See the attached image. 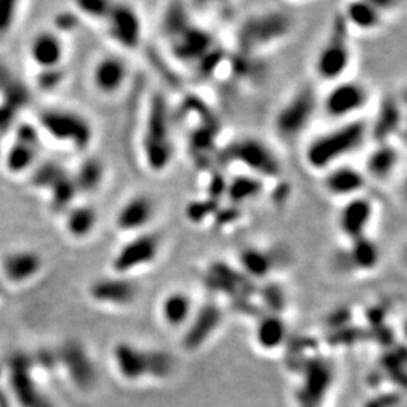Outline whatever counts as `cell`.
<instances>
[{"mask_svg": "<svg viewBox=\"0 0 407 407\" xmlns=\"http://www.w3.org/2000/svg\"><path fill=\"white\" fill-rule=\"evenodd\" d=\"M28 53L38 70H48L62 67L67 48L59 34L55 31H41L32 36Z\"/></svg>", "mask_w": 407, "mask_h": 407, "instance_id": "18", "label": "cell"}, {"mask_svg": "<svg viewBox=\"0 0 407 407\" xmlns=\"http://www.w3.org/2000/svg\"><path fill=\"white\" fill-rule=\"evenodd\" d=\"M374 217V204L364 195L354 196L344 202L338 213V228L347 242L369 235Z\"/></svg>", "mask_w": 407, "mask_h": 407, "instance_id": "15", "label": "cell"}, {"mask_svg": "<svg viewBox=\"0 0 407 407\" xmlns=\"http://www.w3.org/2000/svg\"><path fill=\"white\" fill-rule=\"evenodd\" d=\"M17 118H19L17 110L6 106L4 103H0V136L8 133L9 130H14V127L19 123Z\"/></svg>", "mask_w": 407, "mask_h": 407, "instance_id": "38", "label": "cell"}, {"mask_svg": "<svg viewBox=\"0 0 407 407\" xmlns=\"http://www.w3.org/2000/svg\"><path fill=\"white\" fill-rule=\"evenodd\" d=\"M20 2L12 0H0V39L6 38L20 17Z\"/></svg>", "mask_w": 407, "mask_h": 407, "instance_id": "35", "label": "cell"}, {"mask_svg": "<svg viewBox=\"0 0 407 407\" xmlns=\"http://www.w3.org/2000/svg\"><path fill=\"white\" fill-rule=\"evenodd\" d=\"M349 29L361 32H374L382 28L385 21V12L380 9L376 2H351L346 5L344 12H341Z\"/></svg>", "mask_w": 407, "mask_h": 407, "instance_id": "24", "label": "cell"}, {"mask_svg": "<svg viewBox=\"0 0 407 407\" xmlns=\"http://www.w3.org/2000/svg\"><path fill=\"white\" fill-rule=\"evenodd\" d=\"M349 26L343 16L336 14L331 26L329 35L315 56L314 70L323 82L335 83L344 78L351 63V46L349 38Z\"/></svg>", "mask_w": 407, "mask_h": 407, "instance_id": "5", "label": "cell"}, {"mask_svg": "<svg viewBox=\"0 0 407 407\" xmlns=\"http://www.w3.org/2000/svg\"><path fill=\"white\" fill-rule=\"evenodd\" d=\"M157 213V205L148 193H136L127 198L115 215V227L124 234H139L148 231Z\"/></svg>", "mask_w": 407, "mask_h": 407, "instance_id": "14", "label": "cell"}, {"mask_svg": "<svg viewBox=\"0 0 407 407\" xmlns=\"http://www.w3.org/2000/svg\"><path fill=\"white\" fill-rule=\"evenodd\" d=\"M319 108L320 98L315 88L300 86L274 113L273 128L282 140L293 142L308 130Z\"/></svg>", "mask_w": 407, "mask_h": 407, "instance_id": "4", "label": "cell"}, {"mask_svg": "<svg viewBox=\"0 0 407 407\" xmlns=\"http://www.w3.org/2000/svg\"><path fill=\"white\" fill-rule=\"evenodd\" d=\"M71 177L78 195H93L106 180V166L97 155H89L81 162Z\"/></svg>", "mask_w": 407, "mask_h": 407, "instance_id": "26", "label": "cell"}, {"mask_svg": "<svg viewBox=\"0 0 407 407\" xmlns=\"http://www.w3.org/2000/svg\"><path fill=\"white\" fill-rule=\"evenodd\" d=\"M160 319L168 327L180 329L187 326L195 312L193 299L189 293L182 290H174L165 294L160 302Z\"/></svg>", "mask_w": 407, "mask_h": 407, "instance_id": "23", "label": "cell"}, {"mask_svg": "<svg viewBox=\"0 0 407 407\" xmlns=\"http://www.w3.org/2000/svg\"><path fill=\"white\" fill-rule=\"evenodd\" d=\"M293 21L282 11H266L243 21L237 34L242 51L255 55L257 51L279 43L292 31Z\"/></svg>", "mask_w": 407, "mask_h": 407, "instance_id": "6", "label": "cell"}, {"mask_svg": "<svg viewBox=\"0 0 407 407\" xmlns=\"http://www.w3.org/2000/svg\"><path fill=\"white\" fill-rule=\"evenodd\" d=\"M347 243L344 252H341V264H343L344 272L366 273L378 267L380 261H382V252L370 235Z\"/></svg>", "mask_w": 407, "mask_h": 407, "instance_id": "19", "label": "cell"}, {"mask_svg": "<svg viewBox=\"0 0 407 407\" xmlns=\"http://www.w3.org/2000/svg\"><path fill=\"white\" fill-rule=\"evenodd\" d=\"M62 216L65 234L77 242L89 239L98 225V212L91 204H74Z\"/></svg>", "mask_w": 407, "mask_h": 407, "instance_id": "22", "label": "cell"}, {"mask_svg": "<svg viewBox=\"0 0 407 407\" xmlns=\"http://www.w3.org/2000/svg\"><path fill=\"white\" fill-rule=\"evenodd\" d=\"M38 155V147H32L19 140H12L4 157L5 170L14 177L31 174L32 169L36 166Z\"/></svg>", "mask_w": 407, "mask_h": 407, "instance_id": "27", "label": "cell"}, {"mask_svg": "<svg viewBox=\"0 0 407 407\" xmlns=\"http://www.w3.org/2000/svg\"><path fill=\"white\" fill-rule=\"evenodd\" d=\"M366 181H369V178L365 177L361 169L341 163L326 170L323 178V189L327 195L334 196V198H343L347 201L354 198V196L362 195L364 189L366 187Z\"/></svg>", "mask_w": 407, "mask_h": 407, "instance_id": "17", "label": "cell"}, {"mask_svg": "<svg viewBox=\"0 0 407 407\" xmlns=\"http://www.w3.org/2000/svg\"><path fill=\"white\" fill-rule=\"evenodd\" d=\"M401 121L403 116L398 101L393 98H386L380 104L374 124L369 125L370 138H373L374 143L391 142L392 136L397 135Z\"/></svg>", "mask_w": 407, "mask_h": 407, "instance_id": "25", "label": "cell"}, {"mask_svg": "<svg viewBox=\"0 0 407 407\" xmlns=\"http://www.w3.org/2000/svg\"><path fill=\"white\" fill-rule=\"evenodd\" d=\"M108 36L124 50H136L140 44L143 28L139 12L127 4H112L104 20Z\"/></svg>", "mask_w": 407, "mask_h": 407, "instance_id": "11", "label": "cell"}, {"mask_svg": "<svg viewBox=\"0 0 407 407\" xmlns=\"http://www.w3.org/2000/svg\"><path fill=\"white\" fill-rule=\"evenodd\" d=\"M46 269L44 257L34 249H16L0 258V282L26 285L35 281Z\"/></svg>", "mask_w": 407, "mask_h": 407, "instance_id": "12", "label": "cell"}, {"mask_svg": "<svg viewBox=\"0 0 407 407\" xmlns=\"http://www.w3.org/2000/svg\"><path fill=\"white\" fill-rule=\"evenodd\" d=\"M369 138L370 128L364 120L354 118L341 123L308 142L304 153L305 163L312 170L326 172L343 163L346 157L359 151Z\"/></svg>", "mask_w": 407, "mask_h": 407, "instance_id": "1", "label": "cell"}, {"mask_svg": "<svg viewBox=\"0 0 407 407\" xmlns=\"http://www.w3.org/2000/svg\"><path fill=\"white\" fill-rule=\"evenodd\" d=\"M130 77V67L123 56L106 55L100 58L91 71L93 88L103 97L120 94Z\"/></svg>", "mask_w": 407, "mask_h": 407, "instance_id": "16", "label": "cell"}, {"mask_svg": "<svg viewBox=\"0 0 407 407\" xmlns=\"http://www.w3.org/2000/svg\"><path fill=\"white\" fill-rule=\"evenodd\" d=\"M400 157L401 154L397 145H393L392 142L374 143V148L365 159V177L380 182L388 180L397 170Z\"/></svg>", "mask_w": 407, "mask_h": 407, "instance_id": "20", "label": "cell"}, {"mask_svg": "<svg viewBox=\"0 0 407 407\" xmlns=\"http://www.w3.org/2000/svg\"><path fill=\"white\" fill-rule=\"evenodd\" d=\"M219 210V202L207 198V200H196V201H190L186 205V219L195 225H200V223L213 219L216 212Z\"/></svg>", "mask_w": 407, "mask_h": 407, "instance_id": "33", "label": "cell"}, {"mask_svg": "<svg viewBox=\"0 0 407 407\" xmlns=\"http://www.w3.org/2000/svg\"><path fill=\"white\" fill-rule=\"evenodd\" d=\"M239 262L247 277L259 279L266 278L273 270V259L264 249L244 247L239 254Z\"/></svg>", "mask_w": 407, "mask_h": 407, "instance_id": "30", "label": "cell"}, {"mask_svg": "<svg viewBox=\"0 0 407 407\" xmlns=\"http://www.w3.org/2000/svg\"><path fill=\"white\" fill-rule=\"evenodd\" d=\"M67 174H68V170L65 169L62 165L55 163V162L36 165L32 169V172L29 174L31 186L36 190L48 192L63 175H67Z\"/></svg>", "mask_w": 407, "mask_h": 407, "instance_id": "32", "label": "cell"}, {"mask_svg": "<svg viewBox=\"0 0 407 407\" xmlns=\"http://www.w3.org/2000/svg\"><path fill=\"white\" fill-rule=\"evenodd\" d=\"M264 190V180L251 174H240L227 181L225 196L230 204L242 205L255 200Z\"/></svg>", "mask_w": 407, "mask_h": 407, "instance_id": "28", "label": "cell"}, {"mask_svg": "<svg viewBox=\"0 0 407 407\" xmlns=\"http://www.w3.org/2000/svg\"><path fill=\"white\" fill-rule=\"evenodd\" d=\"M220 320L222 311L213 304H207L198 311H195L185 334V344L189 349H196L204 344L216 332Z\"/></svg>", "mask_w": 407, "mask_h": 407, "instance_id": "21", "label": "cell"}, {"mask_svg": "<svg viewBox=\"0 0 407 407\" xmlns=\"http://www.w3.org/2000/svg\"><path fill=\"white\" fill-rule=\"evenodd\" d=\"M140 150L143 163L153 174H163L172 165L175 155L172 115L166 98L159 93L150 98Z\"/></svg>", "mask_w": 407, "mask_h": 407, "instance_id": "2", "label": "cell"}, {"mask_svg": "<svg viewBox=\"0 0 407 407\" xmlns=\"http://www.w3.org/2000/svg\"><path fill=\"white\" fill-rule=\"evenodd\" d=\"M223 160L237 163L247 170V174L264 181L278 178L282 174V165L277 153L258 138L235 139L223 153Z\"/></svg>", "mask_w": 407, "mask_h": 407, "instance_id": "7", "label": "cell"}, {"mask_svg": "<svg viewBox=\"0 0 407 407\" xmlns=\"http://www.w3.org/2000/svg\"><path fill=\"white\" fill-rule=\"evenodd\" d=\"M65 77H67V73H65L63 67L38 70L35 77V88L41 91V93H53L65 82Z\"/></svg>", "mask_w": 407, "mask_h": 407, "instance_id": "34", "label": "cell"}, {"mask_svg": "<svg viewBox=\"0 0 407 407\" xmlns=\"http://www.w3.org/2000/svg\"><path fill=\"white\" fill-rule=\"evenodd\" d=\"M139 288L133 279L127 277H101L94 279L88 287L89 299L98 305L110 308H127L135 304Z\"/></svg>", "mask_w": 407, "mask_h": 407, "instance_id": "13", "label": "cell"}, {"mask_svg": "<svg viewBox=\"0 0 407 407\" xmlns=\"http://www.w3.org/2000/svg\"><path fill=\"white\" fill-rule=\"evenodd\" d=\"M287 336V326L278 314L266 315L257 326L255 339L261 349H278Z\"/></svg>", "mask_w": 407, "mask_h": 407, "instance_id": "29", "label": "cell"}, {"mask_svg": "<svg viewBox=\"0 0 407 407\" xmlns=\"http://www.w3.org/2000/svg\"><path fill=\"white\" fill-rule=\"evenodd\" d=\"M113 2H103V0H94V2H77L74 4L78 17H86L89 20H96L104 23Z\"/></svg>", "mask_w": 407, "mask_h": 407, "instance_id": "36", "label": "cell"}, {"mask_svg": "<svg viewBox=\"0 0 407 407\" xmlns=\"http://www.w3.org/2000/svg\"><path fill=\"white\" fill-rule=\"evenodd\" d=\"M162 251L159 234L143 231L131 237L116 249L110 259V270L118 277H127L150 267L157 261Z\"/></svg>", "mask_w": 407, "mask_h": 407, "instance_id": "8", "label": "cell"}, {"mask_svg": "<svg viewBox=\"0 0 407 407\" xmlns=\"http://www.w3.org/2000/svg\"><path fill=\"white\" fill-rule=\"evenodd\" d=\"M118 371L127 380H139L145 376H165L172 361L160 351H147L133 344L121 343L113 350Z\"/></svg>", "mask_w": 407, "mask_h": 407, "instance_id": "9", "label": "cell"}, {"mask_svg": "<svg viewBox=\"0 0 407 407\" xmlns=\"http://www.w3.org/2000/svg\"><path fill=\"white\" fill-rule=\"evenodd\" d=\"M78 26V14L76 11H61L53 19V29L61 36L63 34L73 32Z\"/></svg>", "mask_w": 407, "mask_h": 407, "instance_id": "37", "label": "cell"}, {"mask_svg": "<svg viewBox=\"0 0 407 407\" xmlns=\"http://www.w3.org/2000/svg\"><path fill=\"white\" fill-rule=\"evenodd\" d=\"M47 195H48V207L51 208V212L63 215L71 205H74L78 193L74 186L71 172L63 175L56 185L47 192Z\"/></svg>", "mask_w": 407, "mask_h": 407, "instance_id": "31", "label": "cell"}, {"mask_svg": "<svg viewBox=\"0 0 407 407\" xmlns=\"http://www.w3.org/2000/svg\"><path fill=\"white\" fill-rule=\"evenodd\" d=\"M36 125L43 138L55 140L77 153H85L94 142V125L83 113L70 108H48L38 115Z\"/></svg>", "mask_w": 407, "mask_h": 407, "instance_id": "3", "label": "cell"}, {"mask_svg": "<svg viewBox=\"0 0 407 407\" xmlns=\"http://www.w3.org/2000/svg\"><path fill=\"white\" fill-rule=\"evenodd\" d=\"M370 101V91L356 81H339L320 100L321 110L335 121H351Z\"/></svg>", "mask_w": 407, "mask_h": 407, "instance_id": "10", "label": "cell"}]
</instances>
